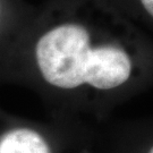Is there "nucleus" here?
Instances as JSON below:
<instances>
[{
  "instance_id": "obj_1",
  "label": "nucleus",
  "mask_w": 153,
  "mask_h": 153,
  "mask_svg": "<svg viewBox=\"0 0 153 153\" xmlns=\"http://www.w3.org/2000/svg\"><path fill=\"white\" fill-rule=\"evenodd\" d=\"M36 59L42 76L52 86L73 90L88 84L112 90L127 82L131 64L124 50L112 45L90 47V35L81 25L66 24L40 39Z\"/></svg>"
},
{
  "instance_id": "obj_3",
  "label": "nucleus",
  "mask_w": 153,
  "mask_h": 153,
  "mask_svg": "<svg viewBox=\"0 0 153 153\" xmlns=\"http://www.w3.org/2000/svg\"><path fill=\"white\" fill-rule=\"evenodd\" d=\"M142 5L144 6V8L146 9L149 14L152 16L153 15V0H141Z\"/></svg>"
},
{
  "instance_id": "obj_2",
  "label": "nucleus",
  "mask_w": 153,
  "mask_h": 153,
  "mask_svg": "<svg viewBox=\"0 0 153 153\" xmlns=\"http://www.w3.org/2000/svg\"><path fill=\"white\" fill-rule=\"evenodd\" d=\"M0 153H53L42 134L28 127H15L0 135Z\"/></svg>"
}]
</instances>
